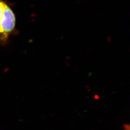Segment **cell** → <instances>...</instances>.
<instances>
[{"label":"cell","mask_w":130,"mask_h":130,"mask_svg":"<svg viewBox=\"0 0 130 130\" xmlns=\"http://www.w3.org/2000/svg\"><path fill=\"white\" fill-rule=\"evenodd\" d=\"M15 16L12 8L6 3L0 20V42L7 41L10 35L13 32L15 26Z\"/></svg>","instance_id":"6da1fadb"},{"label":"cell","mask_w":130,"mask_h":130,"mask_svg":"<svg viewBox=\"0 0 130 130\" xmlns=\"http://www.w3.org/2000/svg\"><path fill=\"white\" fill-rule=\"evenodd\" d=\"M5 3L3 0H0V20L2 18V14L3 13L4 8H5Z\"/></svg>","instance_id":"7a4b0ae2"}]
</instances>
